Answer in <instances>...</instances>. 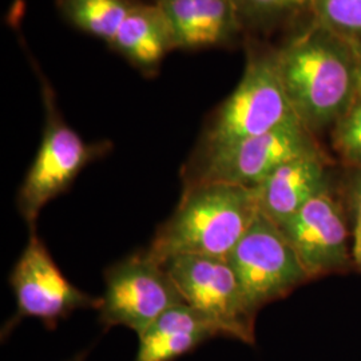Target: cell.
Returning a JSON list of instances; mask_svg holds the SVG:
<instances>
[{
    "instance_id": "obj_14",
    "label": "cell",
    "mask_w": 361,
    "mask_h": 361,
    "mask_svg": "<svg viewBox=\"0 0 361 361\" xmlns=\"http://www.w3.org/2000/svg\"><path fill=\"white\" fill-rule=\"evenodd\" d=\"M137 0H59L66 18L80 31L107 44Z\"/></svg>"
},
{
    "instance_id": "obj_6",
    "label": "cell",
    "mask_w": 361,
    "mask_h": 361,
    "mask_svg": "<svg viewBox=\"0 0 361 361\" xmlns=\"http://www.w3.org/2000/svg\"><path fill=\"white\" fill-rule=\"evenodd\" d=\"M185 302L204 314L221 337L255 345L252 310L226 258L183 255L162 262Z\"/></svg>"
},
{
    "instance_id": "obj_22",
    "label": "cell",
    "mask_w": 361,
    "mask_h": 361,
    "mask_svg": "<svg viewBox=\"0 0 361 361\" xmlns=\"http://www.w3.org/2000/svg\"><path fill=\"white\" fill-rule=\"evenodd\" d=\"M87 355H89V350H85V352H82V353H78L77 356H74L71 360L67 361H86Z\"/></svg>"
},
{
    "instance_id": "obj_3",
    "label": "cell",
    "mask_w": 361,
    "mask_h": 361,
    "mask_svg": "<svg viewBox=\"0 0 361 361\" xmlns=\"http://www.w3.org/2000/svg\"><path fill=\"white\" fill-rule=\"evenodd\" d=\"M296 118L280 75L277 47L249 43L240 83L207 116L192 155L257 137Z\"/></svg>"
},
{
    "instance_id": "obj_2",
    "label": "cell",
    "mask_w": 361,
    "mask_h": 361,
    "mask_svg": "<svg viewBox=\"0 0 361 361\" xmlns=\"http://www.w3.org/2000/svg\"><path fill=\"white\" fill-rule=\"evenodd\" d=\"M258 212L256 188L219 182L183 186L178 207L146 250L159 262L183 255L228 258Z\"/></svg>"
},
{
    "instance_id": "obj_19",
    "label": "cell",
    "mask_w": 361,
    "mask_h": 361,
    "mask_svg": "<svg viewBox=\"0 0 361 361\" xmlns=\"http://www.w3.org/2000/svg\"><path fill=\"white\" fill-rule=\"evenodd\" d=\"M345 197L355 222H361V169H347Z\"/></svg>"
},
{
    "instance_id": "obj_12",
    "label": "cell",
    "mask_w": 361,
    "mask_h": 361,
    "mask_svg": "<svg viewBox=\"0 0 361 361\" xmlns=\"http://www.w3.org/2000/svg\"><path fill=\"white\" fill-rule=\"evenodd\" d=\"M109 46L145 74H154L169 52L178 50L166 15L155 1L141 0L134 3Z\"/></svg>"
},
{
    "instance_id": "obj_7",
    "label": "cell",
    "mask_w": 361,
    "mask_h": 361,
    "mask_svg": "<svg viewBox=\"0 0 361 361\" xmlns=\"http://www.w3.org/2000/svg\"><path fill=\"white\" fill-rule=\"evenodd\" d=\"M99 323L104 329L126 326L142 334L166 310L185 300L162 262L141 250L104 271Z\"/></svg>"
},
{
    "instance_id": "obj_11",
    "label": "cell",
    "mask_w": 361,
    "mask_h": 361,
    "mask_svg": "<svg viewBox=\"0 0 361 361\" xmlns=\"http://www.w3.org/2000/svg\"><path fill=\"white\" fill-rule=\"evenodd\" d=\"M257 189L259 210L274 222L290 217L319 195L331 192L324 150L293 158L276 169Z\"/></svg>"
},
{
    "instance_id": "obj_20",
    "label": "cell",
    "mask_w": 361,
    "mask_h": 361,
    "mask_svg": "<svg viewBox=\"0 0 361 361\" xmlns=\"http://www.w3.org/2000/svg\"><path fill=\"white\" fill-rule=\"evenodd\" d=\"M352 259L361 271V222H355V228H353Z\"/></svg>"
},
{
    "instance_id": "obj_10",
    "label": "cell",
    "mask_w": 361,
    "mask_h": 361,
    "mask_svg": "<svg viewBox=\"0 0 361 361\" xmlns=\"http://www.w3.org/2000/svg\"><path fill=\"white\" fill-rule=\"evenodd\" d=\"M296 252L310 280L343 271L352 257L343 207L331 192L276 224Z\"/></svg>"
},
{
    "instance_id": "obj_13",
    "label": "cell",
    "mask_w": 361,
    "mask_h": 361,
    "mask_svg": "<svg viewBox=\"0 0 361 361\" xmlns=\"http://www.w3.org/2000/svg\"><path fill=\"white\" fill-rule=\"evenodd\" d=\"M214 337H221L219 331L204 314L178 304L138 335L134 361H177Z\"/></svg>"
},
{
    "instance_id": "obj_9",
    "label": "cell",
    "mask_w": 361,
    "mask_h": 361,
    "mask_svg": "<svg viewBox=\"0 0 361 361\" xmlns=\"http://www.w3.org/2000/svg\"><path fill=\"white\" fill-rule=\"evenodd\" d=\"M226 259L249 307L256 313L310 281L280 228L261 210Z\"/></svg>"
},
{
    "instance_id": "obj_21",
    "label": "cell",
    "mask_w": 361,
    "mask_h": 361,
    "mask_svg": "<svg viewBox=\"0 0 361 361\" xmlns=\"http://www.w3.org/2000/svg\"><path fill=\"white\" fill-rule=\"evenodd\" d=\"M356 59V80H357V97H361V40L350 42Z\"/></svg>"
},
{
    "instance_id": "obj_16",
    "label": "cell",
    "mask_w": 361,
    "mask_h": 361,
    "mask_svg": "<svg viewBox=\"0 0 361 361\" xmlns=\"http://www.w3.org/2000/svg\"><path fill=\"white\" fill-rule=\"evenodd\" d=\"M197 47L231 46L244 32L234 0H194Z\"/></svg>"
},
{
    "instance_id": "obj_18",
    "label": "cell",
    "mask_w": 361,
    "mask_h": 361,
    "mask_svg": "<svg viewBox=\"0 0 361 361\" xmlns=\"http://www.w3.org/2000/svg\"><path fill=\"white\" fill-rule=\"evenodd\" d=\"M332 146L347 169H361V97L332 128Z\"/></svg>"
},
{
    "instance_id": "obj_4",
    "label": "cell",
    "mask_w": 361,
    "mask_h": 361,
    "mask_svg": "<svg viewBox=\"0 0 361 361\" xmlns=\"http://www.w3.org/2000/svg\"><path fill=\"white\" fill-rule=\"evenodd\" d=\"M46 122L38 153L27 171L18 195L16 207L28 229L37 228L42 209L66 193L80 171L106 154L111 145L86 143L66 123L58 109L51 86L42 85Z\"/></svg>"
},
{
    "instance_id": "obj_15",
    "label": "cell",
    "mask_w": 361,
    "mask_h": 361,
    "mask_svg": "<svg viewBox=\"0 0 361 361\" xmlns=\"http://www.w3.org/2000/svg\"><path fill=\"white\" fill-rule=\"evenodd\" d=\"M244 31H271L273 28L310 22L316 0H234Z\"/></svg>"
},
{
    "instance_id": "obj_5",
    "label": "cell",
    "mask_w": 361,
    "mask_h": 361,
    "mask_svg": "<svg viewBox=\"0 0 361 361\" xmlns=\"http://www.w3.org/2000/svg\"><path fill=\"white\" fill-rule=\"evenodd\" d=\"M323 150L300 119L207 154L190 155L180 171L183 186L219 182L257 188L285 162Z\"/></svg>"
},
{
    "instance_id": "obj_1",
    "label": "cell",
    "mask_w": 361,
    "mask_h": 361,
    "mask_svg": "<svg viewBox=\"0 0 361 361\" xmlns=\"http://www.w3.org/2000/svg\"><path fill=\"white\" fill-rule=\"evenodd\" d=\"M285 92L300 122L316 137L332 129L357 98L352 43L316 19L277 47Z\"/></svg>"
},
{
    "instance_id": "obj_8",
    "label": "cell",
    "mask_w": 361,
    "mask_h": 361,
    "mask_svg": "<svg viewBox=\"0 0 361 361\" xmlns=\"http://www.w3.org/2000/svg\"><path fill=\"white\" fill-rule=\"evenodd\" d=\"M28 231V243L8 279L16 298V312L1 329L3 340L25 319H38L46 329L54 331L75 310H98L101 304V297L91 296L66 279L37 228Z\"/></svg>"
},
{
    "instance_id": "obj_17",
    "label": "cell",
    "mask_w": 361,
    "mask_h": 361,
    "mask_svg": "<svg viewBox=\"0 0 361 361\" xmlns=\"http://www.w3.org/2000/svg\"><path fill=\"white\" fill-rule=\"evenodd\" d=\"M313 19L349 42L361 40V0H316Z\"/></svg>"
}]
</instances>
